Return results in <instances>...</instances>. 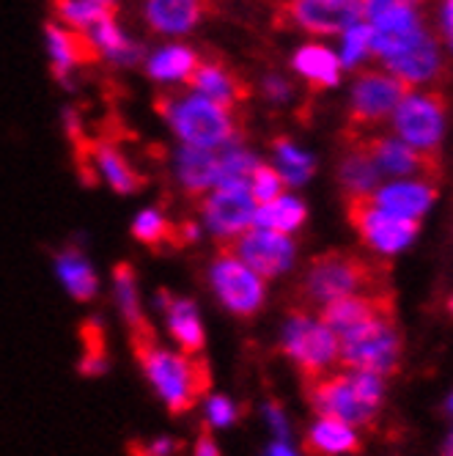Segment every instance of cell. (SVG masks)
<instances>
[{"mask_svg": "<svg viewBox=\"0 0 453 456\" xmlns=\"http://www.w3.org/2000/svg\"><path fill=\"white\" fill-rule=\"evenodd\" d=\"M135 361L146 379L151 382L154 394L163 399L174 418L196 410L201 399L209 396L212 387V369L201 354L171 352L157 338H138L129 341Z\"/></svg>", "mask_w": 453, "mask_h": 456, "instance_id": "1", "label": "cell"}, {"mask_svg": "<svg viewBox=\"0 0 453 456\" xmlns=\"http://www.w3.org/2000/svg\"><path fill=\"white\" fill-rule=\"evenodd\" d=\"M154 110L174 126L184 146H242V138L247 135L245 113H229L192 91H159L154 96Z\"/></svg>", "mask_w": 453, "mask_h": 456, "instance_id": "2", "label": "cell"}, {"mask_svg": "<svg viewBox=\"0 0 453 456\" xmlns=\"http://www.w3.org/2000/svg\"><path fill=\"white\" fill-rule=\"evenodd\" d=\"M308 402L316 415L338 418L349 427H368L384 404V377L358 369L328 371L308 379Z\"/></svg>", "mask_w": 453, "mask_h": 456, "instance_id": "3", "label": "cell"}, {"mask_svg": "<svg viewBox=\"0 0 453 456\" xmlns=\"http://www.w3.org/2000/svg\"><path fill=\"white\" fill-rule=\"evenodd\" d=\"M384 270L376 267V262L349 253V250H328L319 253L308 265L303 275V297L311 305H328L333 300L363 295V291H382Z\"/></svg>", "mask_w": 453, "mask_h": 456, "instance_id": "4", "label": "cell"}, {"mask_svg": "<svg viewBox=\"0 0 453 456\" xmlns=\"http://www.w3.org/2000/svg\"><path fill=\"white\" fill-rule=\"evenodd\" d=\"M338 363L344 369L391 377L401 363V336L393 314L374 316L360 328L344 333L338 338Z\"/></svg>", "mask_w": 453, "mask_h": 456, "instance_id": "5", "label": "cell"}, {"mask_svg": "<svg viewBox=\"0 0 453 456\" xmlns=\"http://www.w3.org/2000/svg\"><path fill=\"white\" fill-rule=\"evenodd\" d=\"M283 352L308 382L338 363V336L319 316L291 311L283 328Z\"/></svg>", "mask_w": 453, "mask_h": 456, "instance_id": "6", "label": "cell"}, {"mask_svg": "<svg viewBox=\"0 0 453 456\" xmlns=\"http://www.w3.org/2000/svg\"><path fill=\"white\" fill-rule=\"evenodd\" d=\"M354 22H363V0H280L272 14L275 28L313 37L344 34Z\"/></svg>", "mask_w": 453, "mask_h": 456, "instance_id": "7", "label": "cell"}, {"mask_svg": "<svg viewBox=\"0 0 453 456\" xmlns=\"http://www.w3.org/2000/svg\"><path fill=\"white\" fill-rule=\"evenodd\" d=\"M192 94H201L214 105H220L229 113H245V102L250 100V83L247 77L225 58L222 53L204 47L198 50V63L184 80H182Z\"/></svg>", "mask_w": 453, "mask_h": 456, "instance_id": "8", "label": "cell"}, {"mask_svg": "<svg viewBox=\"0 0 453 456\" xmlns=\"http://www.w3.org/2000/svg\"><path fill=\"white\" fill-rule=\"evenodd\" d=\"M209 283L220 305L237 319H253L264 308L267 286L250 267H245L231 253L217 250L209 265Z\"/></svg>", "mask_w": 453, "mask_h": 456, "instance_id": "9", "label": "cell"}, {"mask_svg": "<svg viewBox=\"0 0 453 456\" xmlns=\"http://www.w3.org/2000/svg\"><path fill=\"white\" fill-rule=\"evenodd\" d=\"M346 217L360 240L379 256H396L417 237V220L384 212L371 201V195L346 199Z\"/></svg>", "mask_w": 453, "mask_h": 456, "instance_id": "10", "label": "cell"}, {"mask_svg": "<svg viewBox=\"0 0 453 456\" xmlns=\"http://www.w3.org/2000/svg\"><path fill=\"white\" fill-rule=\"evenodd\" d=\"M217 250L231 253L264 281L283 275L295 265V256H297V245L291 240V234H278L262 225H250L247 232L217 242Z\"/></svg>", "mask_w": 453, "mask_h": 456, "instance_id": "11", "label": "cell"}, {"mask_svg": "<svg viewBox=\"0 0 453 456\" xmlns=\"http://www.w3.org/2000/svg\"><path fill=\"white\" fill-rule=\"evenodd\" d=\"M412 94V86L391 72H363L352 88L346 133H366L368 126L384 121Z\"/></svg>", "mask_w": 453, "mask_h": 456, "instance_id": "12", "label": "cell"}, {"mask_svg": "<svg viewBox=\"0 0 453 456\" xmlns=\"http://www.w3.org/2000/svg\"><path fill=\"white\" fill-rule=\"evenodd\" d=\"M354 135L360 138L363 149L374 159L379 174L412 179V182H426V184H434V179L442 176V166H440L437 151L415 149L404 141L384 138V135H366V133H354Z\"/></svg>", "mask_w": 453, "mask_h": 456, "instance_id": "13", "label": "cell"}, {"mask_svg": "<svg viewBox=\"0 0 453 456\" xmlns=\"http://www.w3.org/2000/svg\"><path fill=\"white\" fill-rule=\"evenodd\" d=\"M198 212L204 215L209 232L217 242L231 240L253 225L255 220V201L245 182H225L209 190L204 199L196 201Z\"/></svg>", "mask_w": 453, "mask_h": 456, "instance_id": "14", "label": "cell"}, {"mask_svg": "<svg viewBox=\"0 0 453 456\" xmlns=\"http://www.w3.org/2000/svg\"><path fill=\"white\" fill-rule=\"evenodd\" d=\"M445 113L448 100L440 91L409 94L393 113V126L404 143L424 151H437L445 126Z\"/></svg>", "mask_w": 453, "mask_h": 456, "instance_id": "15", "label": "cell"}, {"mask_svg": "<svg viewBox=\"0 0 453 456\" xmlns=\"http://www.w3.org/2000/svg\"><path fill=\"white\" fill-rule=\"evenodd\" d=\"M44 34L50 42V72L61 86H72V69L83 67H100L102 53L93 45L85 30L67 28L55 20L44 22Z\"/></svg>", "mask_w": 453, "mask_h": 456, "instance_id": "16", "label": "cell"}, {"mask_svg": "<svg viewBox=\"0 0 453 456\" xmlns=\"http://www.w3.org/2000/svg\"><path fill=\"white\" fill-rule=\"evenodd\" d=\"M141 9L154 34L179 37L214 14V0H141Z\"/></svg>", "mask_w": 453, "mask_h": 456, "instance_id": "17", "label": "cell"}, {"mask_svg": "<svg viewBox=\"0 0 453 456\" xmlns=\"http://www.w3.org/2000/svg\"><path fill=\"white\" fill-rule=\"evenodd\" d=\"M176 182L190 201H198L222 182V149L182 146L176 154Z\"/></svg>", "mask_w": 453, "mask_h": 456, "instance_id": "18", "label": "cell"}, {"mask_svg": "<svg viewBox=\"0 0 453 456\" xmlns=\"http://www.w3.org/2000/svg\"><path fill=\"white\" fill-rule=\"evenodd\" d=\"M391 295L387 291H363V295H349L341 300H333L319 308V319L341 338L344 333L360 328L374 316L391 314Z\"/></svg>", "mask_w": 453, "mask_h": 456, "instance_id": "19", "label": "cell"}, {"mask_svg": "<svg viewBox=\"0 0 453 456\" xmlns=\"http://www.w3.org/2000/svg\"><path fill=\"white\" fill-rule=\"evenodd\" d=\"M133 237L154 253L182 250L198 240V225L192 220L174 223L159 209H143L133 223Z\"/></svg>", "mask_w": 453, "mask_h": 456, "instance_id": "20", "label": "cell"}, {"mask_svg": "<svg viewBox=\"0 0 453 456\" xmlns=\"http://www.w3.org/2000/svg\"><path fill=\"white\" fill-rule=\"evenodd\" d=\"M157 305L163 311V316L168 322V330H171L174 341L179 344V349L184 354H201L206 336H204V324H201L196 303L187 297H176L163 289V291H157Z\"/></svg>", "mask_w": 453, "mask_h": 456, "instance_id": "21", "label": "cell"}, {"mask_svg": "<svg viewBox=\"0 0 453 456\" xmlns=\"http://www.w3.org/2000/svg\"><path fill=\"white\" fill-rule=\"evenodd\" d=\"M437 199V190L434 184H426V182H396V184H384V187H376L371 192V201L376 207H382L384 212L391 215H399V217H409V220H420L429 207L434 204Z\"/></svg>", "mask_w": 453, "mask_h": 456, "instance_id": "22", "label": "cell"}, {"mask_svg": "<svg viewBox=\"0 0 453 456\" xmlns=\"http://www.w3.org/2000/svg\"><path fill=\"white\" fill-rule=\"evenodd\" d=\"M346 151L338 162V182L346 199H358V195H371L379 187V168L363 149L360 138L354 133H344Z\"/></svg>", "mask_w": 453, "mask_h": 456, "instance_id": "23", "label": "cell"}, {"mask_svg": "<svg viewBox=\"0 0 453 456\" xmlns=\"http://www.w3.org/2000/svg\"><path fill=\"white\" fill-rule=\"evenodd\" d=\"M113 283H116V303L121 311V319L129 330V341L138 338H157L151 322L146 319L141 308V295H138V275L135 267L129 262H118L113 267Z\"/></svg>", "mask_w": 453, "mask_h": 456, "instance_id": "24", "label": "cell"}, {"mask_svg": "<svg viewBox=\"0 0 453 456\" xmlns=\"http://www.w3.org/2000/svg\"><path fill=\"white\" fill-rule=\"evenodd\" d=\"M384 61H387V69H391V75L401 77L412 88L417 83L432 80L440 72V50H437L434 37H429V34H424L415 45H409L407 50L384 58Z\"/></svg>", "mask_w": 453, "mask_h": 456, "instance_id": "25", "label": "cell"}, {"mask_svg": "<svg viewBox=\"0 0 453 456\" xmlns=\"http://www.w3.org/2000/svg\"><path fill=\"white\" fill-rule=\"evenodd\" d=\"M358 448H360L358 429L338 418L319 415L305 435V451L313 456H344V453H354Z\"/></svg>", "mask_w": 453, "mask_h": 456, "instance_id": "26", "label": "cell"}, {"mask_svg": "<svg viewBox=\"0 0 453 456\" xmlns=\"http://www.w3.org/2000/svg\"><path fill=\"white\" fill-rule=\"evenodd\" d=\"M50 9L55 22L88 34L93 25L118 17V0H50Z\"/></svg>", "mask_w": 453, "mask_h": 456, "instance_id": "27", "label": "cell"}, {"mask_svg": "<svg viewBox=\"0 0 453 456\" xmlns=\"http://www.w3.org/2000/svg\"><path fill=\"white\" fill-rule=\"evenodd\" d=\"M291 67H295L308 80V86L316 91L338 86V77H341V61L336 58L333 50L321 47V45L300 47L295 53V58H291Z\"/></svg>", "mask_w": 453, "mask_h": 456, "instance_id": "28", "label": "cell"}, {"mask_svg": "<svg viewBox=\"0 0 453 456\" xmlns=\"http://www.w3.org/2000/svg\"><path fill=\"white\" fill-rule=\"evenodd\" d=\"M55 270L58 278L63 281L69 295L77 303H91L96 297V289H100V281H96V273L91 270V265L85 262V256L77 248H67L55 256Z\"/></svg>", "mask_w": 453, "mask_h": 456, "instance_id": "29", "label": "cell"}, {"mask_svg": "<svg viewBox=\"0 0 453 456\" xmlns=\"http://www.w3.org/2000/svg\"><path fill=\"white\" fill-rule=\"evenodd\" d=\"M305 204L291 199V195H280V199L270 201V204H262L255 207V220L253 225H262V228H270V232H278V234H295L297 228L305 223Z\"/></svg>", "mask_w": 453, "mask_h": 456, "instance_id": "30", "label": "cell"}, {"mask_svg": "<svg viewBox=\"0 0 453 456\" xmlns=\"http://www.w3.org/2000/svg\"><path fill=\"white\" fill-rule=\"evenodd\" d=\"M88 37L93 39L96 47H100L102 58L113 61L116 67H135V63L141 61V47L133 45L121 34L116 20H105L100 25H93Z\"/></svg>", "mask_w": 453, "mask_h": 456, "instance_id": "31", "label": "cell"}, {"mask_svg": "<svg viewBox=\"0 0 453 456\" xmlns=\"http://www.w3.org/2000/svg\"><path fill=\"white\" fill-rule=\"evenodd\" d=\"M198 63V50L184 47V45H171L163 47L157 55H151L149 61V75L154 80L163 83H174V80H184Z\"/></svg>", "mask_w": 453, "mask_h": 456, "instance_id": "32", "label": "cell"}, {"mask_svg": "<svg viewBox=\"0 0 453 456\" xmlns=\"http://www.w3.org/2000/svg\"><path fill=\"white\" fill-rule=\"evenodd\" d=\"M80 344H83V357H80V374L83 377H102L110 366L108 357V338L105 328L96 319H85L80 324Z\"/></svg>", "mask_w": 453, "mask_h": 456, "instance_id": "33", "label": "cell"}, {"mask_svg": "<svg viewBox=\"0 0 453 456\" xmlns=\"http://www.w3.org/2000/svg\"><path fill=\"white\" fill-rule=\"evenodd\" d=\"M272 151H275V157H278V171H280V176H283V182L286 184H305L311 176H313V159L305 154V151H300L295 143H291L286 135H280V138H275L272 141Z\"/></svg>", "mask_w": 453, "mask_h": 456, "instance_id": "34", "label": "cell"}, {"mask_svg": "<svg viewBox=\"0 0 453 456\" xmlns=\"http://www.w3.org/2000/svg\"><path fill=\"white\" fill-rule=\"evenodd\" d=\"M247 190L253 195L255 207H262V204H270V201L280 199L283 190H286V182H283L278 168L267 166V162H258V166L247 176Z\"/></svg>", "mask_w": 453, "mask_h": 456, "instance_id": "35", "label": "cell"}, {"mask_svg": "<svg viewBox=\"0 0 453 456\" xmlns=\"http://www.w3.org/2000/svg\"><path fill=\"white\" fill-rule=\"evenodd\" d=\"M371 42H374V30L368 22H354L352 28L344 30V58L341 67H358V63L371 53Z\"/></svg>", "mask_w": 453, "mask_h": 456, "instance_id": "36", "label": "cell"}, {"mask_svg": "<svg viewBox=\"0 0 453 456\" xmlns=\"http://www.w3.org/2000/svg\"><path fill=\"white\" fill-rule=\"evenodd\" d=\"M206 423L214 429H225V427H231V423L239 418V410L225 399V396H212L209 404H206Z\"/></svg>", "mask_w": 453, "mask_h": 456, "instance_id": "37", "label": "cell"}, {"mask_svg": "<svg viewBox=\"0 0 453 456\" xmlns=\"http://www.w3.org/2000/svg\"><path fill=\"white\" fill-rule=\"evenodd\" d=\"M129 456H174L179 451V443L171 437H157V440H135L129 443Z\"/></svg>", "mask_w": 453, "mask_h": 456, "instance_id": "38", "label": "cell"}, {"mask_svg": "<svg viewBox=\"0 0 453 456\" xmlns=\"http://www.w3.org/2000/svg\"><path fill=\"white\" fill-rule=\"evenodd\" d=\"M262 88H264V96H267V100L275 102V105L288 102V100H291V94H295V91H291L295 86H291V83H288L283 75H278V72H270V75L264 77Z\"/></svg>", "mask_w": 453, "mask_h": 456, "instance_id": "39", "label": "cell"}, {"mask_svg": "<svg viewBox=\"0 0 453 456\" xmlns=\"http://www.w3.org/2000/svg\"><path fill=\"white\" fill-rule=\"evenodd\" d=\"M420 0H363V20L371 22L374 17L384 14L387 9H396V6H409L415 9Z\"/></svg>", "mask_w": 453, "mask_h": 456, "instance_id": "40", "label": "cell"}, {"mask_svg": "<svg viewBox=\"0 0 453 456\" xmlns=\"http://www.w3.org/2000/svg\"><path fill=\"white\" fill-rule=\"evenodd\" d=\"M192 456H220V445H217V440L212 435L209 423H204V429L198 435V443H196V448H192Z\"/></svg>", "mask_w": 453, "mask_h": 456, "instance_id": "41", "label": "cell"}, {"mask_svg": "<svg viewBox=\"0 0 453 456\" xmlns=\"http://www.w3.org/2000/svg\"><path fill=\"white\" fill-rule=\"evenodd\" d=\"M267 418H270V423H272V429H275L280 437H286L288 427H286V418H283V412H280L278 404H270V407H267Z\"/></svg>", "mask_w": 453, "mask_h": 456, "instance_id": "42", "label": "cell"}, {"mask_svg": "<svg viewBox=\"0 0 453 456\" xmlns=\"http://www.w3.org/2000/svg\"><path fill=\"white\" fill-rule=\"evenodd\" d=\"M267 456H297V453L280 440V443H272V445L267 448Z\"/></svg>", "mask_w": 453, "mask_h": 456, "instance_id": "43", "label": "cell"}, {"mask_svg": "<svg viewBox=\"0 0 453 456\" xmlns=\"http://www.w3.org/2000/svg\"><path fill=\"white\" fill-rule=\"evenodd\" d=\"M445 30H448V39L453 45V0H445Z\"/></svg>", "mask_w": 453, "mask_h": 456, "instance_id": "44", "label": "cell"}, {"mask_svg": "<svg viewBox=\"0 0 453 456\" xmlns=\"http://www.w3.org/2000/svg\"><path fill=\"white\" fill-rule=\"evenodd\" d=\"M440 456H453V432L448 435V440H445V445H442V453Z\"/></svg>", "mask_w": 453, "mask_h": 456, "instance_id": "45", "label": "cell"}, {"mask_svg": "<svg viewBox=\"0 0 453 456\" xmlns=\"http://www.w3.org/2000/svg\"><path fill=\"white\" fill-rule=\"evenodd\" d=\"M442 410H445V415H448V418H450V423H453V394L445 399V407H442Z\"/></svg>", "mask_w": 453, "mask_h": 456, "instance_id": "46", "label": "cell"}, {"mask_svg": "<svg viewBox=\"0 0 453 456\" xmlns=\"http://www.w3.org/2000/svg\"><path fill=\"white\" fill-rule=\"evenodd\" d=\"M448 314H450V316H453V295H450V297H448Z\"/></svg>", "mask_w": 453, "mask_h": 456, "instance_id": "47", "label": "cell"}]
</instances>
